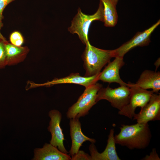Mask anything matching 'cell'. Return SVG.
<instances>
[{"label": "cell", "instance_id": "6da1fadb", "mask_svg": "<svg viewBox=\"0 0 160 160\" xmlns=\"http://www.w3.org/2000/svg\"><path fill=\"white\" fill-rule=\"evenodd\" d=\"M119 133L114 135L116 144L130 150L143 149L149 145L152 134L148 123L122 124Z\"/></svg>", "mask_w": 160, "mask_h": 160}, {"label": "cell", "instance_id": "7a4b0ae2", "mask_svg": "<svg viewBox=\"0 0 160 160\" xmlns=\"http://www.w3.org/2000/svg\"><path fill=\"white\" fill-rule=\"evenodd\" d=\"M82 56L86 71L84 76H89L99 74L102 68L113 57L112 50L102 49L92 45L89 41Z\"/></svg>", "mask_w": 160, "mask_h": 160}, {"label": "cell", "instance_id": "3957f363", "mask_svg": "<svg viewBox=\"0 0 160 160\" xmlns=\"http://www.w3.org/2000/svg\"><path fill=\"white\" fill-rule=\"evenodd\" d=\"M95 20L103 22V7L100 1L97 10L92 15L84 13L79 8L77 13L72 20L68 31L73 34H76L81 42L86 44L89 41L88 33L90 26L92 22Z\"/></svg>", "mask_w": 160, "mask_h": 160}, {"label": "cell", "instance_id": "277c9868", "mask_svg": "<svg viewBox=\"0 0 160 160\" xmlns=\"http://www.w3.org/2000/svg\"><path fill=\"white\" fill-rule=\"evenodd\" d=\"M102 87V85L97 82L86 88L77 101L68 109L67 118L79 119L87 115L91 108L97 103V93Z\"/></svg>", "mask_w": 160, "mask_h": 160}, {"label": "cell", "instance_id": "5b68a950", "mask_svg": "<svg viewBox=\"0 0 160 160\" xmlns=\"http://www.w3.org/2000/svg\"><path fill=\"white\" fill-rule=\"evenodd\" d=\"M130 93L128 103L119 111L118 114L132 119L138 107L142 108L149 101L153 93L152 91L144 89L135 86L134 83L128 82Z\"/></svg>", "mask_w": 160, "mask_h": 160}, {"label": "cell", "instance_id": "8992f818", "mask_svg": "<svg viewBox=\"0 0 160 160\" xmlns=\"http://www.w3.org/2000/svg\"><path fill=\"white\" fill-rule=\"evenodd\" d=\"M130 93V88L127 86L121 85L114 89L109 86L106 88L102 87L97 93L96 102L106 100L119 111L128 103Z\"/></svg>", "mask_w": 160, "mask_h": 160}, {"label": "cell", "instance_id": "52a82bcc", "mask_svg": "<svg viewBox=\"0 0 160 160\" xmlns=\"http://www.w3.org/2000/svg\"><path fill=\"white\" fill-rule=\"evenodd\" d=\"M99 74L89 76H82L79 73H72L69 76L60 78H55L51 81L39 84L28 81L25 89H29L41 87H50L55 85L63 84H73L83 86L86 88L95 83L98 80Z\"/></svg>", "mask_w": 160, "mask_h": 160}, {"label": "cell", "instance_id": "ba28073f", "mask_svg": "<svg viewBox=\"0 0 160 160\" xmlns=\"http://www.w3.org/2000/svg\"><path fill=\"white\" fill-rule=\"evenodd\" d=\"M160 24L159 20L148 29L142 32H139L129 41L125 43L118 48L112 50L113 57H124L130 50L137 47H143L148 45L150 42V36L153 32Z\"/></svg>", "mask_w": 160, "mask_h": 160}, {"label": "cell", "instance_id": "9c48e42d", "mask_svg": "<svg viewBox=\"0 0 160 160\" xmlns=\"http://www.w3.org/2000/svg\"><path fill=\"white\" fill-rule=\"evenodd\" d=\"M48 115L50 120L48 130L51 135L50 143L57 147L61 152L68 154L69 152L64 146V135L60 126L62 114L59 111L53 109L49 112Z\"/></svg>", "mask_w": 160, "mask_h": 160}, {"label": "cell", "instance_id": "30bf717a", "mask_svg": "<svg viewBox=\"0 0 160 160\" xmlns=\"http://www.w3.org/2000/svg\"><path fill=\"white\" fill-rule=\"evenodd\" d=\"M133 119L137 123H148L160 120V95L153 93L148 103Z\"/></svg>", "mask_w": 160, "mask_h": 160}, {"label": "cell", "instance_id": "8fae6325", "mask_svg": "<svg viewBox=\"0 0 160 160\" xmlns=\"http://www.w3.org/2000/svg\"><path fill=\"white\" fill-rule=\"evenodd\" d=\"M112 62L110 61L102 72L99 74L98 80L109 83H116L120 86H128L121 79L119 70L124 65L123 57H116Z\"/></svg>", "mask_w": 160, "mask_h": 160}, {"label": "cell", "instance_id": "7c38bea8", "mask_svg": "<svg viewBox=\"0 0 160 160\" xmlns=\"http://www.w3.org/2000/svg\"><path fill=\"white\" fill-rule=\"evenodd\" d=\"M69 125L72 141L71 147L69 151L70 156H72L76 154L85 142L89 141L91 143H95V139L89 138L83 134L81 129V124L79 118L70 119Z\"/></svg>", "mask_w": 160, "mask_h": 160}, {"label": "cell", "instance_id": "4fadbf2b", "mask_svg": "<svg viewBox=\"0 0 160 160\" xmlns=\"http://www.w3.org/2000/svg\"><path fill=\"white\" fill-rule=\"evenodd\" d=\"M114 133V129H111L108 136L106 148L101 153L98 151L94 143H91L89 146V151L92 160H121L116 151Z\"/></svg>", "mask_w": 160, "mask_h": 160}, {"label": "cell", "instance_id": "5bb4252c", "mask_svg": "<svg viewBox=\"0 0 160 160\" xmlns=\"http://www.w3.org/2000/svg\"><path fill=\"white\" fill-rule=\"evenodd\" d=\"M33 160H70V155L60 151L50 143H45L42 148L34 150Z\"/></svg>", "mask_w": 160, "mask_h": 160}, {"label": "cell", "instance_id": "9a60e30c", "mask_svg": "<svg viewBox=\"0 0 160 160\" xmlns=\"http://www.w3.org/2000/svg\"><path fill=\"white\" fill-rule=\"evenodd\" d=\"M136 86L148 90L151 89L153 93H158L160 90V73L149 70L144 71L137 82Z\"/></svg>", "mask_w": 160, "mask_h": 160}, {"label": "cell", "instance_id": "2e32d148", "mask_svg": "<svg viewBox=\"0 0 160 160\" xmlns=\"http://www.w3.org/2000/svg\"><path fill=\"white\" fill-rule=\"evenodd\" d=\"M7 66L17 65L25 59L30 49L27 46L17 47L5 41Z\"/></svg>", "mask_w": 160, "mask_h": 160}, {"label": "cell", "instance_id": "e0dca14e", "mask_svg": "<svg viewBox=\"0 0 160 160\" xmlns=\"http://www.w3.org/2000/svg\"><path fill=\"white\" fill-rule=\"evenodd\" d=\"M119 0H100L103 7V20L104 25L113 27L116 24L118 16L116 6Z\"/></svg>", "mask_w": 160, "mask_h": 160}, {"label": "cell", "instance_id": "ac0fdd59", "mask_svg": "<svg viewBox=\"0 0 160 160\" xmlns=\"http://www.w3.org/2000/svg\"><path fill=\"white\" fill-rule=\"evenodd\" d=\"M9 39L10 43L17 47L22 46L24 41L23 36L18 31L12 32L9 36Z\"/></svg>", "mask_w": 160, "mask_h": 160}, {"label": "cell", "instance_id": "d6986e66", "mask_svg": "<svg viewBox=\"0 0 160 160\" xmlns=\"http://www.w3.org/2000/svg\"><path fill=\"white\" fill-rule=\"evenodd\" d=\"M6 40L0 39V69L7 66L5 45Z\"/></svg>", "mask_w": 160, "mask_h": 160}, {"label": "cell", "instance_id": "ffe728a7", "mask_svg": "<svg viewBox=\"0 0 160 160\" xmlns=\"http://www.w3.org/2000/svg\"><path fill=\"white\" fill-rule=\"evenodd\" d=\"M92 160L90 155L82 150H79L74 155L71 156V160Z\"/></svg>", "mask_w": 160, "mask_h": 160}, {"label": "cell", "instance_id": "44dd1931", "mask_svg": "<svg viewBox=\"0 0 160 160\" xmlns=\"http://www.w3.org/2000/svg\"><path fill=\"white\" fill-rule=\"evenodd\" d=\"M15 0H0V20L1 21L4 18L3 15V11L9 3Z\"/></svg>", "mask_w": 160, "mask_h": 160}, {"label": "cell", "instance_id": "7402d4cb", "mask_svg": "<svg viewBox=\"0 0 160 160\" xmlns=\"http://www.w3.org/2000/svg\"><path fill=\"white\" fill-rule=\"evenodd\" d=\"M143 160H159V158L158 155V154L156 149L155 148H153L149 155H146Z\"/></svg>", "mask_w": 160, "mask_h": 160}, {"label": "cell", "instance_id": "603a6c76", "mask_svg": "<svg viewBox=\"0 0 160 160\" xmlns=\"http://www.w3.org/2000/svg\"><path fill=\"white\" fill-rule=\"evenodd\" d=\"M3 26V24L2 22L0 20V39H2L3 40H6V39L2 35L1 33L0 30L1 28Z\"/></svg>", "mask_w": 160, "mask_h": 160}, {"label": "cell", "instance_id": "cb8c5ba5", "mask_svg": "<svg viewBox=\"0 0 160 160\" xmlns=\"http://www.w3.org/2000/svg\"><path fill=\"white\" fill-rule=\"evenodd\" d=\"M155 65H156V69L158 67H157V65L159 67V65H160V59H158L156 62L155 64Z\"/></svg>", "mask_w": 160, "mask_h": 160}]
</instances>
